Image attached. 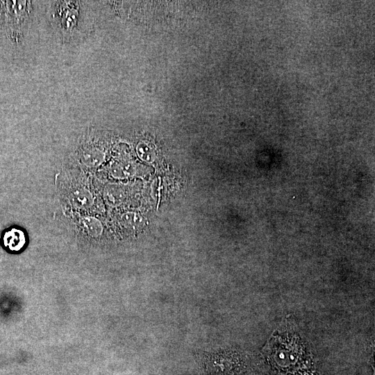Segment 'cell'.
<instances>
[{"instance_id":"obj_3","label":"cell","mask_w":375,"mask_h":375,"mask_svg":"<svg viewBox=\"0 0 375 375\" xmlns=\"http://www.w3.org/2000/svg\"><path fill=\"white\" fill-rule=\"evenodd\" d=\"M136 151L139 158L147 162H153L156 157L154 148L146 142H140L136 147Z\"/></svg>"},{"instance_id":"obj_4","label":"cell","mask_w":375,"mask_h":375,"mask_svg":"<svg viewBox=\"0 0 375 375\" xmlns=\"http://www.w3.org/2000/svg\"><path fill=\"white\" fill-rule=\"evenodd\" d=\"M111 173L115 177L126 178L131 176L135 173V167L131 162H119L112 167Z\"/></svg>"},{"instance_id":"obj_1","label":"cell","mask_w":375,"mask_h":375,"mask_svg":"<svg viewBox=\"0 0 375 375\" xmlns=\"http://www.w3.org/2000/svg\"><path fill=\"white\" fill-rule=\"evenodd\" d=\"M28 243L27 233L17 226L4 229L0 235V245L8 253L19 254L23 252Z\"/></svg>"},{"instance_id":"obj_6","label":"cell","mask_w":375,"mask_h":375,"mask_svg":"<svg viewBox=\"0 0 375 375\" xmlns=\"http://www.w3.org/2000/svg\"><path fill=\"white\" fill-rule=\"evenodd\" d=\"M105 195L109 204L117 205L124 199V190L119 186L110 185L106 189Z\"/></svg>"},{"instance_id":"obj_2","label":"cell","mask_w":375,"mask_h":375,"mask_svg":"<svg viewBox=\"0 0 375 375\" xmlns=\"http://www.w3.org/2000/svg\"><path fill=\"white\" fill-rule=\"evenodd\" d=\"M57 6V22L63 35L70 33L78 21V6L74 1H59Z\"/></svg>"},{"instance_id":"obj_5","label":"cell","mask_w":375,"mask_h":375,"mask_svg":"<svg viewBox=\"0 0 375 375\" xmlns=\"http://www.w3.org/2000/svg\"><path fill=\"white\" fill-rule=\"evenodd\" d=\"M122 222L126 227L135 229L143 226L144 219L138 213L129 212L122 217Z\"/></svg>"}]
</instances>
